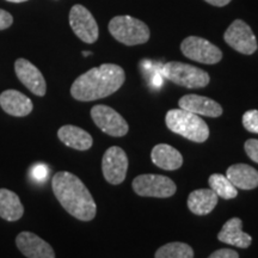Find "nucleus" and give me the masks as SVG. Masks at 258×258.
Segmentation results:
<instances>
[{"instance_id":"f257e3e1","label":"nucleus","mask_w":258,"mask_h":258,"mask_svg":"<svg viewBox=\"0 0 258 258\" xmlns=\"http://www.w3.org/2000/svg\"><path fill=\"white\" fill-rule=\"evenodd\" d=\"M51 189L70 215L80 221H91L96 217L95 200L79 177L67 171H59L51 178Z\"/></svg>"},{"instance_id":"f03ea898","label":"nucleus","mask_w":258,"mask_h":258,"mask_svg":"<svg viewBox=\"0 0 258 258\" xmlns=\"http://www.w3.org/2000/svg\"><path fill=\"white\" fill-rule=\"evenodd\" d=\"M125 73L114 63H103L79 76L71 86V95L80 102H91L112 95L123 85Z\"/></svg>"},{"instance_id":"7ed1b4c3","label":"nucleus","mask_w":258,"mask_h":258,"mask_svg":"<svg viewBox=\"0 0 258 258\" xmlns=\"http://www.w3.org/2000/svg\"><path fill=\"white\" fill-rule=\"evenodd\" d=\"M165 122L171 132L194 143H205L209 137V128L203 118L184 109L167 111Z\"/></svg>"},{"instance_id":"20e7f679","label":"nucleus","mask_w":258,"mask_h":258,"mask_svg":"<svg viewBox=\"0 0 258 258\" xmlns=\"http://www.w3.org/2000/svg\"><path fill=\"white\" fill-rule=\"evenodd\" d=\"M111 36L125 46L146 43L150 38V29L140 19L131 16H116L109 23Z\"/></svg>"},{"instance_id":"39448f33","label":"nucleus","mask_w":258,"mask_h":258,"mask_svg":"<svg viewBox=\"0 0 258 258\" xmlns=\"http://www.w3.org/2000/svg\"><path fill=\"white\" fill-rule=\"evenodd\" d=\"M163 76L176 85L184 86L186 89L206 88L209 84V74L199 67L191 64L171 61L163 66Z\"/></svg>"},{"instance_id":"423d86ee","label":"nucleus","mask_w":258,"mask_h":258,"mask_svg":"<svg viewBox=\"0 0 258 258\" xmlns=\"http://www.w3.org/2000/svg\"><path fill=\"white\" fill-rule=\"evenodd\" d=\"M133 190L139 196L144 198L165 199L175 195L177 186L169 177L147 173L134 178Z\"/></svg>"},{"instance_id":"0eeeda50","label":"nucleus","mask_w":258,"mask_h":258,"mask_svg":"<svg viewBox=\"0 0 258 258\" xmlns=\"http://www.w3.org/2000/svg\"><path fill=\"white\" fill-rule=\"evenodd\" d=\"M180 50L188 59L206 64L218 63L222 59V51L217 46L198 36L184 38L180 44Z\"/></svg>"},{"instance_id":"6e6552de","label":"nucleus","mask_w":258,"mask_h":258,"mask_svg":"<svg viewBox=\"0 0 258 258\" xmlns=\"http://www.w3.org/2000/svg\"><path fill=\"white\" fill-rule=\"evenodd\" d=\"M91 117L103 133L121 138L128 133L129 125L117 111L108 105H95L91 109Z\"/></svg>"},{"instance_id":"1a4fd4ad","label":"nucleus","mask_w":258,"mask_h":258,"mask_svg":"<svg viewBox=\"0 0 258 258\" xmlns=\"http://www.w3.org/2000/svg\"><path fill=\"white\" fill-rule=\"evenodd\" d=\"M224 40L234 50L251 55L257 50V40L251 28L241 19H235L224 34Z\"/></svg>"},{"instance_id":"9d476101","label":"nucleus","mask_w":258,"mask_h":258,"mask_svg":"<svg viewBox=\"0 0 258 258\" xmlns=\"http://www.w3.org/2000/svg\"><path fill=\"white\" fill-rule=\"evenodd\" d=\"M70 25L74 34L85 43H95L98 40V25L95 17L83 5H74L70 11Z\"/></svg>"},{"instance_id":"9b49d317","label":"nucleus","mask_w":258,"mask_h":258,"mask_svg":"<svg viewBox=\"0 0 258 258\" xmlns=\"http://www.w3.org/2000/svg\"><path fill=\"white\" fill-rule=\"evenodd\" d=\"M128 170L127 154L121 147L112 146L105 151L102 159V171L105 180L118 185L125 179Z\"/></svg>"},{"instance_id":"f8f14e48","label":"nucleus","mask_w":258,"mask_h":258,"mask_svg":"<svg viewBox=\"0 0 258 258\" xmlns=\"http://www.w3.org/2000/svg\"><path fill=\"white\" fill-rule=\"evenodd\" d=\"M16 76L29 91L38 97H43L47 91V84L41 71L27 59H17L15 62Z\"/></svg>"},{"instance_id":"ddd939ff","label":"nucleus","mask_w":258,"mask_h":258,"mask_svg":"<svg viewBox=\"0 0 258 258\" xmlns=\"http://www.w3.org/2000/svg\"><path fill=\"white\" fill-rule=\"evenodd\" d=\"M16 245L27 258H55L50 244L32 232H21L16 237Z\"/></svg>"},{"instance_id":"4468645a","label":"nucleus","mask_w":258,"mask_h":258,"mask_svg":"<svg viewBox=\"0 0 258 258\" xmlns=\"http://www.w3.org/2000/svg\"><path fill=\"white\" fill-rule=\"evenodd\" d=\"M178 105L180 109L199 116L219 117L222 115V106L218 102L205 96L185 95L179 99Z\"/></svg>"},{"instance_id":"2eb2a0df","label":"nucleus","mask_w":258,"mask_h":258,"mask_svg":"<svg viewBox=\"0 0 258 258\" xmlns=\"http://www.w3.org/2000/svg\"><path fill=\"white\" fill-rule=\"evenodd\" d=\"M0 106L6 114L15 117L28 116L34 109L31 99L17 90H6L0 93Z\"/></svg>"},{"instance_id":"dca6fc26","label":"nucleus","mask_w":258,"mask_h":258,"mask_svg":"<svg viewBox=\"0 0 258 258\" xmlns=\"http://www.w3.org/2000/svg\"><path fill=\"white\" fill-rule=\"evenodd\" d=\"M218 239L222 243L232 245V246L246 249L252 243L251 235L243 231V221L239 218H232L222 226L219 232Z\"/></svg>"},{"instance_id":"f3484780","label":"nucleus","mask_w":258,"mask_h":258,"mask_svg":"<svg viewBox=\"0 0 258 258\" xmlns=\"http://www.w3.org/2000/svg\"><path fill=\"white\" fill-rule=\"evenodd\" d=\"M57 138L67 147L78 151H88L92 147L93 144V139L88 132L72 124L60 127L57 131Z\"/></svg>"},{"instance_id":"a211bd4d","label":"nucleus","mask_w":258,"mask_h":258,"mask_svg":"<svg viewBox=\"0 0 258 258\" xmlns=\"http://www.w3.org/2000/svg\"><path fill=\"white\" fill-rule=\"evenodd\" d=\"M226 177L235 188L252 190L258 186V171L246 164H234L226 171Z\"/></svg>"},{"instance_id":"6ab92c4d","label":"nucleus","mask_w":258,"mask_h":258,"mask_svg":"<svg viewBox=\"0 0 258 258\" xmlns=\"http://www.w3.org/2000/svg\"><path fill=\"white\" fill-rule=\"evenodd\" d=\"M154 165L166 171H175L183 164V157L178 150L166 144H159L153 147L151 153Z\"/></svg>"},{"instance_id":"aec40b11","label":"nucleus","mask_w":258,"mask_h":258,"mask_svg":"<svg viewBox=\"0 0 258 258\" xmlns=\"http://www.w3.org/2000/svg\"><path fill=\"white\" fill-rule=\"evenodd\" d=\"M219 196L212 189H199L190 192L188 208L196 215H207L218 205Z\"/></svg>"},{"instance_id":"412c9836","label":"nucleus","mask_w":258,"mask_h":258,"mask_svg":"<svg viewBox=\"0 0 258 258\" xmlns=\"http://www.w3.org/2000/svg\"><path fill=\"white\" fill-rule=\"evenodd\" d=\"M24 207L17 194L9 189H0V218L15 222L23 217Z\"/></svg>"},{"instance_id":"4be33fe9","label":"nucleus","mask_w":258,"mask_h":258,"mask_svg":"<svg viewBox=\"0 0 258 258\" xmlns=\"http://www.w3.org/2000/svg\"><path fill=\"white\" fill-rule=\"evenodd\" d=\"M209 186L219 198L224 200H232L237 198L238 190L232 184L231 180L226 177V175H220V173H214L209 177L208 179Z\"/></svg>"},{"instance_id":"5701e85b","label":"nucleus","mask_w":258,"mask_h":258,"mask_svg":"<svg viewBox=\"0 0 258 258\" xmlns=\"http://www.w3.org/2000/svg\"><path fill=\"white\" fill-rule=\"evenodd\" d=\"M154 258H194V250L188 244L175 241L159 247Z\"/></svg>"},{"instance_id":"b1692460","label":"nucleus","mask_w":258,"mask_h":258,"mask_svg":"<svg viewBox=\"0 0 258 258\" xmlns=\"http://www.w3.org/2000/svg\"><path fill=\"white\" fill-rule=\"evenodd\" d=\"M243 125L247 132L258 134V110H247L243 115Z\"/></svg>"},{"instance_id":"393cba45","label":"nucleus","mask_w":258,"mask_h":258,"mask_svg":"<svg viewBox=\"0 0 258 258\" xmlns=\"http://www.w3.org/2000/svg\"><path fill=\"white\" fill-rule=\"evenodd\" d=\"M48 173H49V169H48L44 164H36V165L32 166L30 170V175L32 178L40 183L46 182L48 176H49Z\"/></svg>"},{"instance_id":"a878e982","label":"nucleus","mask_w":258,"mask_h":258,"mask_svg":"<svg viewBox=\"0 0 258 258\" xmlns=\"http://www.w3.org/2000/svg\"><path fill=\"white\" fill-rule=\"evenodd\" d=\"M245 152L251 160L258 164V140L257 139H249L244 145Z\"/></svg>"},{"instance_id":"bb28decb","label":"nucleus","mask_w":258,"mask_h":258,"mask_svg":"<svg viewBox=\"0 0 258 258\" xmlns=\"http://www.w3.org/2000/svg\"><path fill=\"white\" fill-rule=\"evenodd\" d=\"M208 258H239V254L231 249H220L214 251Z\"/></svg>"},{"instance_id":"cd10ccee","label":"nucleus","mask_w":258,"mask_h":258,"mask_svg":"<svg viewBox=\"0 0 258 258\" xmlns=\"http://www.w3.org/2000/svg\"><path fill=\"white\" fill-rule=\"evenodd\" d=\"M14 23V18L5 10L0 9V30H5Z\"/></svg>"},{"instance_id":"c85d7f7f","label":"nucleus","mask_w":258,"mask_h":258,"mask_svg":"<svg viewBox=\"0 0 258 258\" xmlns=\"http://www.w3.org/2000/svg\"><path fill=\"white\" fill-rule=\"evenodd\" d=\"M206 3L211 4L213 6H218V8H222V6H226L230 4L231 0H205Z\"/></svg>"},{"instance_id":"c756f323","label":"nucleus","mask_w":258,"mask_h":258,"mask_svg":"<svg viewBox=\"0 0 258 258\" xmlns=\"http://www.w3.org/2000/svg\"><path fill=\"white\" fill-rule=\"evenodd\" d=\"M8 2H11V3H24V2H27V0H8Z\"/></svg>"},{"instance_id":"7c9ffc66","label":"nucleus","mask_w":258,"mask_h":258,"mask_svg":"<svg viewBox=\"0 0 258 258\" xmlns=\"http://www.w3.org/2000/svg\"><path fill=\"white\" fill-rule=\"evenodd\" d=\"M83 55H84V56L91 55V51H83Z\"/></svg>"}]
</instances>
